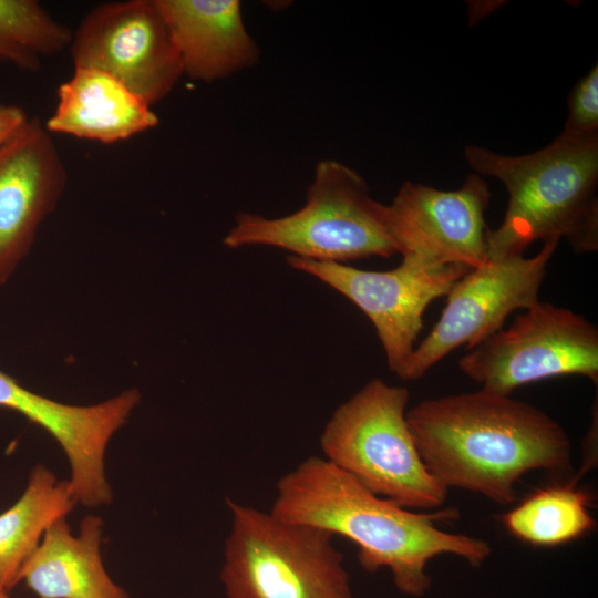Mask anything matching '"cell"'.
<instances>
[{"label": "cell", "mask_w": 598, "mask_h": 598, "mask_svg": "<svg viewBox=\"0 0 598 598\" xmlns=\"http://www.w3.org/2000/svg\"><path fill=\"white\" fill-rule=\"evenodd\" d=\"M177 47L184 75L206 83L254 66L259 48L238 0H156Z\"/></svg>", "instance_id": "5bb4252c"}, {"label": "cell", "mask_w": 598, "mask_h": 598, "mask_svg": "<svg viewBox=\"0 0 598 598\" xmlns=\"http://www.w3.org/2000/svg\"><path fill=\"white\" fill-rule=\"evenodd\" d=\"M140 401V392L130 389L96 404H65L28 390L0 370V406L22 414L59 443L70 464L74 498L85 507L112 503L106 447Z\"/></svg>", "instance_id": "7c38bea8"}, {"label": "cell", "mask_w": 598, "mask_h": 598, "mask_svg": "<svg viewBox=\"0 0 598 598\" xmlns=\"http://www.w3.org/2000/svg\"><path fill=\"white\" fill-rule=\"evenodd\" d=\"M220 580L227 598H352L333 535L226 498Z\"/></svg>", "instance_id": "8992f818"}, {"label": "cell", "mask_w": 598, "mask_h": 598, "mask_svg": "<svg viewBox=\"0 0 598 598\" xmlns=\"http://www.w3.org/2000/svg\"><path fill=\"white\" fill-rule=\"evenodd\" d=\"M76 504L69 480H58L42 464L31 470L22 495L0 514V588L9 592L21 581L45 532Z\"/></svg>", "instance_id": "e0dca14e"}, {"label": "cell", "mask_w": 598, "mask_h": 598, "mask_svg": "<svg viewBox=\"0 0 598 598\" xmlns=\"http://www.w3.org/2000/svg\"><path fill=\"white\" fill-rule=\"evenodd\" d=\"M409 391L381 379L340 404L324 426V458L365 488L408 509H434L447 489L427 471L406 421Z\"/></svg>", "instance_id": "5b68a950"}, {"label": "cell", "mask_w": 598, "mask_h": 598, "mask_svg": "<svg viewBox=\"0 0 598 598\" xmlns=\"http://www.w3.org/2000/svg\"><path fill=\"white\" fill-rule=\"evenodd\" d=\"M56 95V107L44 123L49 133L111 144L158 124L151 105L96 69L74 68Z\"/></svg>", "instance_id": "2e32d148"}, {"label": "cell", "mask_w": 598, "mask_h": 598, "mask_svg": "<svg viewBox=\"0 0 598 598\" xmlns=\"http://www.w3.org/2000/svg\"><path fill=\"white\" fill-rule=\"evenodd\" d=\"M561 134L575 138L598 136L597 64L573 87L568 97V115Z\"/></svg>", "instance_id": "ffe728a7"}, {"label": "cell", "mask_w": 598, "mask_h": 598, "mask_svg": "<svg viewBox=\"0 0 598 598\" xmlns=\"http://www.w3.org/2000/svg\"><path fill=\"white\" fill-rule=\"evenodd\" d=\"M293 269L306 272L354 303L373 324L389 369L401 378L423 328L429 305L446 296L471 268L431 266L411 257L390 270H363L342 262L288 256Z\"/></svg>", "instance_id": "30bf717a"}, {"label": "cell", "mask_w": 598, "mask_h": 598, "mask_svg": "<svg viewBox=\"0 0 598 598\" xmlns=\"http://www.w3.org/2000/svg\"><path fill=\"white\" fill-rule=\"evenodd\" d=\"M103 526L90 514L73 535L66 517L55 522L23 566L21 581L38 598H131L103 564Z\"/></svg>", "instance_id": "9a60e30c"}, {"label": "cell", "mask_w": 598, "mask_h": 598, "mask_svg": "<svg viewBox=\"0 0 598 598\" xmlns=\"http://www.w3.org/2000/svg\"><path fill=\"white\" fill-rule=\"evenodd\" d=\"M464 156L480 176L508 193L502 224L488 233V260L524 255L536 241L565 239L576 254L598 249V136H557L526 155L468 145Z\"/></svg>", "instance_id": "3957f363"}, {"label": "cell", "mask_w": 598, "mask_h": 598, "mask_svg": "<svg viewBox=\"0 0 598 598\" xmlns=\"http://www.w3.org/2000/svg\"><path fill=\"white\" fill-rule=\"evenodd\" d=\"M458 368L481 389L504 395L528 383L570 374L597 386L598 329L582 315L539 300L472 348L458 360Z\"/></svg>", "instance_id": "52a82bcc"}, {"label": "cell", "mask_w": 598, "mask_h": 598, "mask_svg": "<svg viewBox=\"0 0 598 598\" xmlns=\"http://www.w3.org/2000/svg\"><path fill=\"white\" fill-rule=\"evenodd\" d=\"M0 598H12L9 592L0 588Z\"/></svg>", "instance_id": "7402d4cb"}, {"label": "cell", "mask_w": 598, "mask_h": 598, "mask_svg": "<svg viewBox=\"0 0 598 598\" xmlns=\"http://www.w3.org/2000/svg\"><path fill=\"white\" fill-rule=\"evenodd\" d=\"M74 68L113 76L148 105L168 95L182 60L156 0L102 3L79 23L69 45Z\"/></svg>", "instance_id": "9c48e42d"}, {"label": "cell", "mask_w": 598, "mask_h": 598, "mask_svg": "<svg viewBox=\"0 0 598 598\" xmlns=\"http://www.w3.org/2000/svg\"><path fill=\"white\" fill-rule=\"evenodd\" d=\"M575 483L547 486L530 494L502 516L505 528L517 539L551 547L575 540L592 530L589 495Z\"/></svg>", "instance_id": "ac0fdd59"}, {"label": "cell", "mask_w": 598, "mask_h": 598, "mask_svg": "<svg viewBox=\"0 0 598 598\" xmlns=\"http://www.w3.org/2000/svg\"><path fill=\"white\" fill-rule=\"evenodd\" d=\"M557 246L558 241H546L533 257L487 260L458 278L446 295L440 319L415 347L400 379H421L458 347H476L501 330L512 312L537 303Z\"/></svg>", "instance_id": "ba28073f"}, {"label": "cell", "mask_w": 598, "mask_h": 598, "mask_svg": "<svg viewBox=\"0 0 598 598\" xmlns=\"http://www.w3.org/2000/svg\"><path fill=\"white\" fill-rule=\"evenodd\" d=\"M489 199L488 185L477 174H470L455 190L408 181L385 205L389 236L402 257L431 266L478 268L488 260Z\"/></svg>", "instance_id": "8fae6325"}, {"label": "cell", "mask_w": 598, "mask_h": 598, "mask_svg": "<svg viewBox=\"0 0 598 598\" xmlns=\"http://www.w3.org/2000/svg\"><path fill=\"white\" fill-rule=\"evenodd\" d=\"M406 421L425 467L447 491L508 505L525 474L570 467L564 427L511 395L480 389L427 399L406 411Z\"/></svg>", "instance_id": "6da1fadb"}, {"label": "cell", "mask_w": 598, "mask_h": 598, "mask_svg": "<svg viewBox=\"0 0 598 598\" xmlns=\"http://www.w3.org/2000/svg\"><path fill=\"white\" fill-rule=\"evenodd\" d=\"M68 183L62 156L37 118L0 147V285L29 254Z\"/></svg>", "instance_id": "4fadbf2b"}, {"label": "cell", "mask_w": 598, "mask_h": 598, "mask_svg": "<svg viewBox=\"0 0 598 598\" xmlns=\"http://www.w3.org/2000/svg\"><path fill=\"white\" fill-rule=\"evenodd\" d=\"M29 118L21 107L0 104V147L12 138Z\"/></svg>", "instance_id": "44dd1931"}, {"label": "cell", "mask_w": 598, "mask_h": 598, "mask_svg": "<svg viewBox=\"0 0 598 598\" xmlns=\"http://www.w3.org/2000/svg\"><path fill=\"white\" fill-rule=\"evenodd\" d=\"M270 513L353 542L363 569H389L395 587L412 597L430 589L426 567L434 557L452 554L480 567L492 553L484 539L436 526L437 522L458 518L456 508L414 513L375 495L319 456L303 460L279 478Z\"/></svg>", "instance_id": "7a4b0ae2"}, {"label": "cell", "mask_w": 598, "mask_h": 598, "mask_svg": "<svg viewBox=\"0 0 598 598\" xmlns=\"http://www.w3.org/2000/svg\"><path fill=\"white\" fill-rule=\"evenodd\" d=\"M72 31L38 1L0 0V61L21 70L40 68L44 58L69 48Z\"/></svg>", "instance_id": "d6986e66"}, {"label": "cell", "mask_w": 598, "mask_h": 598, "mask_svg": "<svg viewBox=\"0 0 598 598\" xmlns=\"http://www.w3.org/2000/svg\"><path fill=\"white\" fill-rule=\"evenodd\" d=\"M223 243L231 249L267 246L302 259L342 264L398 254L388 233L385 205L371 196L357 171L336 159L316 165L298 210L272 218L240 213Z\"/></svg>", "instance_id": "277c9868"}]
</instances>
